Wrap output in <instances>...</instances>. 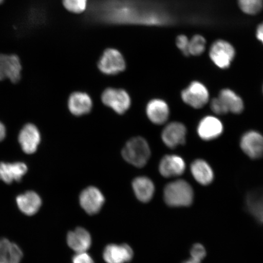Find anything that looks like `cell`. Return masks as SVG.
I'll list each match as a JSON object with an SVG mask.
<instances>
[{"instance_id":"cell-1","label":"cell","mask_w":263,"mask_h":263,"mask_svg":"<svg viewBox=\"0 0 263 263\" xmlns=\"http://www.w3.org/2000/svg\"><path fill=\"white\" fill-rule=\"evenodd\" d=\"M164 201L171 206H189L194 199L193 190L190 184L184 180H177L171 182L164 190Z\"/></svg>"},{"instance_id":"cell-2","label":"cell","mask_w":263,"mask_h":263,"mask_svg":"<svg viewBox=\"0 0 263 263\" xmlns=\"http://www.w3.org/2000/svg\"><path fill=\"white\" fill-rule=\"evenodd\" d=\"M126 162L137 167L146 165L151 156V149L146 140L142 137H135L126 143L122 151Z\"/></svg>"},{"instance_id":"cell-3","label":"cell","mask_w":263,"mask_h":263,"mask_svg":"<svg viewBox=\"0 0 263 263\" xmlns=\"http://www.w3.org/2000/svg\"><path fill=\"white\" fill-rule=\"evenodd\" d=\"M209 92L201 82L193 81L181 93L182 100L189 106L200 108L208 103Z\"/></svg>"},{"instance_id":"cell-4","label":"cell","mask_w":263,"mask_h":263,"mask_svg":"<svg viewBox=\"0 0 263 263\" xmlns=\"http://www.w3.org/2000/svg\"><path fill=\"white\" fill-rule=\"evenodd\" d=\"M210 59L217 67L221 69L228 68L235 55L234 47L229 42L218 40L213 43L210 48Z\"/></svg>"},{"instance_id":"cell-5","label":"cell","mask_w":263,"mask_h":263,"mask_svg":"<svg viewBox=\"0 0 263 263\" xmlns=\"http://www.w3.org/2000/svg\"><path fill=\"white\" fill-rule=\"evenodd\" d=\"M21 59L14 54H0V81L9 80L18 83L22 78Z\"/></svg>"},{"instance_id":"cell-6","label":"cell","mask_w":263,"mask_h":263,"mask_svg":"<svg viewBox=\"0 0 263 263\" xmlns=\"http://www.w3.org/2000/svg\"><path fill=\"white\" fill-rule=\"evenodd\" d=\"M98 67L104 74H117L126 69V62L117 49H107L99 61Z\"/></svg>"},{"instance_id":"cell-7","label":"cell","mask_w":263,"mask_h":263,"mask_svg":"<svg viewBox=\"0 0 263 263\" xmlns=\"http://www.w3.org/2000/svg\"><path fill=\"white\" fill-rule=\"evenodd\" d=\"M102 101L106 106L112 108L119 114L126 112L131 103L129 95L126 91L111 88L103 92Z\"/></svg>"},{"instance_id":"cell-8","label":"cell","mask_w":263,"mask_h":263,"mask_svg":"<svg viewBox=\"0 0 263 263\" xmlns=\"http://www.w3.org/2000/svg\"><path fill=\"white\" fill-rule=\"evenodd\" d=\"M240 146L251 159H260L263 156V136L255 130L247 132L241 137Z\"/></svg>"},{"instance_id":"cell-9","label":"cell","mask_w":263,"mask_h":263,"mask_svg":"<svg viewBox=\"0 0 263 263\" xmlns=\"http://www.w3.org/2000/svg\"><path fill=\"white\" fill-rule=\"evenodd\" d=\"M186 133L185 125L179 122H173L164 128L162 139L166 146L173 149L185 144Z\"/></svg>"},{"instance_id":"cell-10","label":"cell","mask_w":263,"mask_h":263,"mask_svg":"<svg viewBox=\"0 0 263 263\" xmlns=\"http://www.w3.org/2000/svg\"><path fill=\"white\" fill-rule=\"evenodd\" d=\"M18 141L24 153L28 154L34 153L41 142L40 132L35 125L26 124L19 134Z\"/></svg>"},{"instance_id":"cell-11","label":"cell","mask_w":263,"mask_h":263,"mask_svg":"<svg viewBox=\"0 0 263 263\" xmlns=\"http://www.w3.org/2000/svg\"><path fill=\"white\" fill-rule=\"evenodd\" d=\"M104 197L98 189L90 186L81 194L80 203L85 212L90 215L97 213L103 206Z\"/></svg>"},{"instance_id":"cell-12","label":"cell","mask_w":263,"mask_h":263,"mask_svg":"<svg viewBox=\"0 0 263 263\" xmlns=\"http://www.w3.org/2000/svg\"><path fill=\"white\" fill-rule=\"evenodd\" d=\"M223 124L218 118L206 116L200 120L197 126L199 137L204 141H211L217 139L222 134Z\"/></svg>"},{"instance_id":"cell-13","label":"cell","mask_w":263,"mask_h":263,"mask_svg":"<svg viewBox=\"0 0 263 263\" xmlns=\"http://www.w3.org/2000/svg\"><path fill=\"white\" fill-rule=\"evenodd\" d=\"M186 164L182 157L177 155H167L162 158L159 164V172L164 177L182 175L185 172Z\"/></svg>"},{"instance_id":"cell-14","label":"cell","mask_w":263,"mask_h":263,"mask_svg":"<svg viewBox=\"0 0 263 263\" xmlns=\"http://www.w3.org/2000/svg\"><path fill=\"white\" fill-rule=\"evenodd\" d=\"M27 172L28 166L25 163L0 162V180L6 183L21 182Z\"/></svg>"},{"instance_id":"cell-15","label":"cell","mask_w":263,"mask_h":263,"mask_svg":"<svg viewBox=\"0 0 263 263\" xmlns=\"http://www.w3.org/2000/svg\"><path fill=\"white\" fill-rule=\"evenodd\" d=\"M133 256V250L127 245H110L106 247L103 254L107 263H124L129 261Z\"/></svg>"},{"instance_id":"cell-16","label":"cell","mask_w":263,"mask_h":263,"mask_svg":"<svg viewBox=\"0 0 263 263\" xmlns=\"http://www.w3.org/2000/svg\"><path fill=\"white\" fill-rule=\"evenodd\" d=\"M146 114L151 122L156 124H163L170 116L168 105L162 100L155 99L148 103Z\"/></svg>"},{"instance_id":"cell-17","label":"cell","mask_w":263,"mask_h":263,"mask_svg":"<svg viewBox=\"0 0 263 263\" xmlns=\"http://www.w3.org/2000/svg\"><path fill=\"white\" fill-rule=\"evenodd\" d=\"M16 202L20 210L28 216L34 215L37 213L42 205L40 196L32 191L18 196Z\"/></svg>"},{"instance_id":"cell-18","label":"cell","mask_w":263,"mask_h":263,"mask_svg":"<svg viewBox=\"0 0 263 263\" xmlns=\"http://www.w3.org/2000/svg\"><path fill=\"white\" fill-rule=\"evenodd\" d=\"M67 243L69 247L77 254L85 253L91 246V236L86 230L78 228L68 233Z\"/></svg>"},{"instance_id":"cell-19","label":"cell","mask_w":263,"mask_h":263,"mask_svg":"<svg viewBox=\"0 0 263 263\" xmlns=\"http://www.w3.org/2000/svg\"><path fill=\"white\" fill-rule=\"evenodd\" d=\"M246 207L258 222L263 223V186L248 193L246 197Z\"/></svg>"},{"instance_id":"cell-20","label":"cell","mask_w":263,"mask_h":263,"mask_svg":"<svg viewBox=\"0 0 263 263\" xmlns=\"http://www.w3.org/2000/svg\"><path fill=\"white\" fill-rule=\"evenodd\" d=\"M68 107L71 114L81 116L90 112L92 108V101L87 94L75 92L69 98Z\"/></svg>"},{"instance_id":"cell-21","label":"cell","mask_w":263,"mask_h":263,"mask_svg":"<svg viewBox=\"0 0 263 263\" xmlns=\"http://www.w3.org/2000/svg\"><path fill=\"white\" fill-rule=\"evenodd\" d=\"M191 172L195 179L202 185H208L214 179V173L205 160L197 159L191 164Z\"/></svg>"},{"instance_id":"cell-22","label":"cell","mask_w":263,"mask_h":263,"mask_svg":"<svg viewBox=\"0 0 263 263\" xmlns=\"http://www.w3.org/2000/svg\"><path fill=\"white\" fill-rule=\"evenodd\" d=\"M23 257L21 248L6 238L0 239V263H20Z\"/></svg>"},{"instance_id":"cell-23","label":"cell","mask_w":263,"mask_h":263,"mask_svg":"<svg viewBox=\"0 0 263 263\" xmlns=\"http://www.w3.org/2000/svg\"><path fill=\"white\" fill-rule=\"evenodd\" d=\"M133 186L135 194L140 201L147 202L153 198L155 186L153 181L147 177H137L133 181Z\"/></svg>"},{"instance_id":"cell-24","label":"cell","mask_w":263,"mask_h":263,"mask_svg":"<svg viewBox=\"0 0 263 263\" xmlns=\"http://www.w3.org/2000/svg\"><path fill=\"white\" fill-rule=\"evenodd\" d=\"M218 97L221 99L229 112L239 114L244 110V102L235 91L226 88L220 91Z\"/></svg>"},{"instance_id":"cell-25","label":"cell","mask_w":263,"mask_h":263,"mask_svg":"<svg viewBox=\"0 0 263 263\" xmlns=\"http://www.w3.org/2000/svg\"><path fill=\"white\" fill-rule=\"evenodd\" d=\"M241 11L248 15H255L263 8V0H238Z\"/></svg>"},{"instance_id":"cell-26","label":"cell","mask_w":263,"mask_h":263,"mask_svg":"<svg viewBox=\"0 0 263 263\" xmlns=\"http://www.w3.org/2000/svg\"><path fill=\"white\" fill-rule=\"evenodd\" d=\"M206 47V40L200 35H194L189 42V52L190 55H199L204 52Z\"/></svg>"},{"instance_id":"cell-27","label":"cell","mask_w":263,"mask_h":263,"mask_svg":"<svg viewBox=\"0 0 263 263\" xmlns=\"http://www.w3.org/2000/svg\"><path fill=\"white\" fill-rule=\"evenodd\" d=\"M63 4L68 11L80 14L86 9L87 0H63Z\"/></svg>"},{"instance_id":"cell-28","label":"cell","mask_w":263,"mask_h":263,"mask_svg":"<svg viewBox=\"0 0 263 263\" xmlns=\"http://www.w3.org/2000/svg\"><path fill=\"white\" fill-rule=\"evenodd\" d=\"M190 253L192 259L200 262L206 256L205 249L200 244L193 245Z\"/></svg>"},{"instance_id":"cell-29","label":"cell","mask_w":263,"mask_h":263,"mask_svg":"<svg viewBox=\"0 0 263 263\" xmlns=\"http://www.w3.org/2000/svg\"><path fill=\"white\" fill-rule=\"evenodd\" d=\"M211 108L214 113L218 115H225L229 111L219 97L213 99L211 102Z\"/></svg>"},{"instance_id":"cell-30","label":"cell","mask_w":263,"mask_h":263,"mask_svg":"<svg viewBox=\"0 0 263 263\" xmlns=\"http://www.w3.org/2000/svg\"><path fill=\"white\" fill-rule=\"evenodd\" d=\"M189 39L185 35H180L176 39L177 47L185 55H190L189 52Z\"/></svg>"},{"instance_id":"cell-31","label":"cell","mask_w":263,"mask_h":263,"mask_svg":"<svg viewBox=\"0 0 263 263\" xmlns=\"http://www.w3.org/2000/svg\"><path fill=\"white\" fill-rule=\"evenodd\" d=\"M73 263H94L93 259L86 252L77 254L73 258Z\"/></svg>"},{"instance_id":"cell-32","label":"cell","mask_w":263,"mask_h":263,"mask_svg":"<svg viewBox=\"0 0 263 263\" xmlns=\"http://www.w3.org/2000/svg\"><path fill=\"white\" fill-rule=\"evenodd\" d=\"M256 37L263 44V23L258 26L256 32Z\"/></svg>"},{"instance_id":"cell-33","label":"cell","mask_w":263,"mask_h":263,"mask_svg":"<svg viewBox=\"0 0 263 263\" xmlns=\"http://www.w3.org/2000/svg\"><path fill=\"white\" fill-rule=\"evenodd\" d=\"M6 134V130L5 125L0 121V142L5 139Z\"/></svg>"},{"instance_id":"cell-34","label":"cell","mask_w":263,"mask_h":263,"mask_svg":"<svg viewBox=\"0 0 263 263\" xmlns=\"http://www.w3.org/2000/svg\"><path fill=\"white\" fill-rule=\"evenodd\" d=\"M183 263H201V262L197 261L196 260H195V259H193L192 258H191V259H189V260L183 262Z\"/></svg>"},{"instance_id":"cell-35","label":"cell","mask_w":263,"mask_h":263,"mask_svg":"<svg viewBox=\"0 0 263 263\" xmlns=\"http://www.w3.org/2000/svg\"><path fill=\"white\" fill-rule=\"evenodd\" d=\"M5 1V0H0V5H2Z\"/></svg>"},{"instance_id":"cell-36","label":"cell","mask_w":263,"mask_h":263,"mask_svg":"<svg viewBox=\"0 0 263 263\" xmlns=\"http://www.w3.org/2000/svg\"><path fill=\"white\" fill-rule=\"evenodd\" d=\"M262 90H263V88H262Z\"/></svg>"}]
</instances>
